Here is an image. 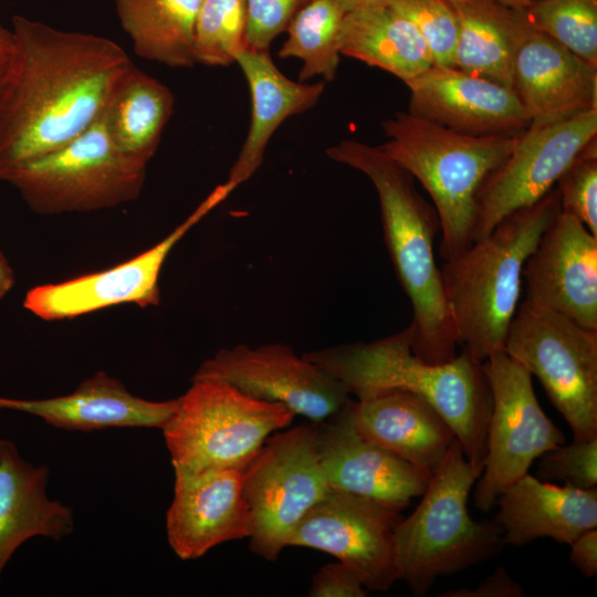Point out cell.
Masks as SVG:
<instances>
[{"label":"cell","mask_w":597,"mask_h":597,"mask_svg":"<svg viewBox=\"0 0 597 597\" xmlns=\"http://www.w3.org/2000/svg\"><path fill=\"white\" fill-rule=\"evenodd\" d=\"M11 30L13 53L0 84V180L98 122L134 67L104 36L22 15Z\"/></svg>","instance_id":"1"},{"label":"cell","mask_w":597,"mask_h":597,"mask_svg":"<svg viewBox=\"0 0 597 597\" xmlns=\"http://www.w3.org/2000/svg\"><path fill=\"white\" fill-rule=\"evenodd\" d=\"M326 155L363 172L376 189L386 247L412 306L413 353L431 364L451 360L459 342L434 258L440 230L434 208L416 190L412 176L377 146L345 139L327 148Z\"/></svg>","instance_id":"2"},{"label":"cell","mask_w":597,"mask_h":597,"mask_svg":"<svg viewBox=\"0 0 597 597\" xmlns=\"http://www.w3.org/2000/svg\"><path fill=\"white\" fill-rule=\"evenodd\" d=\"M411 344L408 326L374 342L306 352L303 356L341 381L356 398L402 389L426 400L450 426L480 476L492 409L483 363L465 350L447 363H427L413 353Z\"/></svg>","instance_id":"3"},{"label":"cell","mask_w":597,"mask_h":597,"mask_svg":"<svg viewBox=\"0 0 597 597\" xmlns=\"http://www.w3.org/2000/svg\"><path fill=\"white\" fill-rule=\"evenodd\" d=\"M561 212L557 189L504 217L441 268L459 345L476 362L504 350L517 311L523 268Z\"/></svg>","instance_id":"4"},{"label":"cell","mask_w":597,"mask_h":597,"mask_svg":"<svg viewBox=\"0 0 597 597\" xmlns=\"http://www.w3.org/2000/svg\"><path fill=\"white\" fill-rule=\"evenodd\" d=\"M388 140L377 146L427 190L437 212L439 253L449 260L472 243L479 190L512 151L519 135L470 136L398 112L381 124Z\"/></svg>","instance_id":"5"},{"label":"cell","mask_w":597,"mask_h":597,"mask_svg":"<svg viewBox=\"0 0 597 597\" xmlns=\"http://www.w3.org/2000/svg\"><path fill=\"white\" fill-rule=\"evenodd\" d=\"M478 478L455 438L415 511L396 525L397 579L415 596H426L439 577L482 563L505 546L495 519L475 521L469 514Z\"/></svg>","instance_id":"6"},{"label":"cell","mask_w":597,"mask_h":597,"mask_svg":"<svg viewBox=\"0 0 597 597\" xmlns=\"http://www.w3.org/2000/svg\"><path fill=\"white\" fill-rule=\"evenodd\" d=\"M286 407L250 397L220 379H192L161 428L174 468L243 470L266 439L289 427Z\"/></svg>","instance_id":"7"},{"label":"cell","mask_w":597,"mask_h":597,"mask_svg":"<svg viewBox=\"0 0 597 597\" xmlns=\"http://www.w3.org/2000/svg\"><path fill=\"white\" fill-rule=\"evenodd\" d=\"M146 167L115 147L101 118L65 146L14 168L1 180L38 213L86 212L135 200Z\"/></svg>","instance_id":"8"},{"label":"cell","mask_w":597,"mask_h":597,"mask_svg":"<svg viewBox=\"0 0 597 597\" xmlns=\"http://www.w3.org/2000/svg\"><path fill=\"white\" fill-rule=\"evenodd\" d=\"M504 350L538 378L573 440L597 438V331L525 298Z\"/></svg>","instance_id":"9"},{"label":"cell","mask_w":597,"mask_h":597,"mask_svg":"<svg viewBox=\"0 0 597 597\" xmlns=\"http://www.w3.org/2000/svg\"><path fill=\"white\" fill-rule=\"evenodd\" d=\"M315 434L314 422L276 431L242 471L250 549L266 561L277 559L294 527L329 491Z\"/></svg>","instance_id":"10"},{"label":"cell","mask_w":597,"mask_h":597,"mask_svg":"<svg viewBox=\"0 0 597 597\" xmlns=\"http://www.w3.org/2000/svg\"><path fill=\"white\" fill-rule=\"evenodd\" d=\"M492 395L486 454L474 489L475 506L488 512L499 494L528 473L544 453L565 443L562 430L537 401L532 375L505 350L483 363Z\"/></svg>","instance_id":"11"},{"label":"cell","mask_w":597,"mask_h":597,"mask_svg":"<svg viewBox=\"0 0 597 597\" xmlns=\"http://www.w3.org/2000/svg\"><path fill=\"white\" fill-rule=\"evenodd\" d=\"M596 136L597 108L523 130L479 190L472 242L490 233L507 214L543 198Z\"/></svg>","instance_id":"12"},{"label":"cell","mask_w":597,"mask_h":597,"mask_svg":"<svg viewBox=\"0 0 597 597\" xmlns=\"http://www.w3.org/2000/svg\"><path fill=\"white\" fill-rule=\"evenodd\" d=\"M220 379L259 400L280 404L295 416L321 422L349 400L344 385L283 343L238 344L205 360L192 379Z\"/></svg>","instance_id":"13"},{"label":"cell","mask_w":597,"mask_h":597,"mask_svg":"<svg viewBox=\"0 0 597 597\" xmlns=\"http://www.w3.org/2000/svg\"><path fill=\"white\" fill-rule=\"evenodd\" d=\"M401 519L375 501L329 489L294 527L286 546L326 552L368 591H386L398 580L394 532Z\"/></svg>","instance_id":"14"},{"label":"cell","mask_w":597,"mask_h":597,"mask_svg":"<svg viewBox=\"0 0 597 597\" xmlns=\"http://www.w3.org/2000/svg\"><path fill=\"white\" fill-rule=\"evenodd\" d=\"M232 191L227 182L218 186L165 239L126 262L108 270L30 289L23 301L24 307L42 320L60 321L123 303H134L140 307L158 305V279L169 252Z\"/></svg>","instance_id":"15"},{"label":"cell","mask_w":597,"mask_h":597,"mask_svg":"<svg viewBox=\"0 0 597 597\" xmlns=\"http://www.w3.org/2000/svg\"><path fill=\"white\" fill-rule=\"evenodd\" d=\"M318 460L329 489L400 512L421 496L431 476L365 438L346 405L315 423Z\"/></svg>","instance_id":"16"},{"label":"cell","mask_w":597,"mask_h":597,"mask_svg":"<svg viewBox=\"0 0 597 597\" xmlns=\"http://www.w3.org/2000/svg\"><path fill=\"white\" fill-rule=\"evenodd\" d=\"M526 300L597 331V237L561 211L523 268Z\"/></svg>","instance_id":"17"},{"label":"cell","mask_w":597,"mask_h":597,"mask_svg":"<svg viewBox=\"0 0 597 597\" xmlns=\"http://www.w3.org/2000/svg\"><path fill=\"white\" fill-rule=\"evenodd\" d=\"M242 471L174 468V498L166 513V533L179 558L196 559L221 543L250 537L251 515Z\"/></svg>","instance_id":"18"},{"label":"cell","mask_w":597,"mask_h":597,"mask_svg":"<svg viewBox=\"0 0 597 597\" xmlns=\"http://www.w3.org/2000/svg\"><path fill=\"white\" fill-rule=\"evenodd\" d=\"M406 85L409 114L460 134H517L530 125L513 88L457 66L433 64Z\"/></svg>","instance_id":"19"},{"label":"cell","mask_w":597,"mask_h":597,"mask_svg":"<svg viewBox=\"0 0 597 597\" xmlns=\"http://www.w3.org/2000/svg\"><path fill=\"white\" fill-rule=\"evenodd\" d=\"M512 75L531 128L597 108V67L533 29L525 15Z\"/></svg>","instance_id":"20"},{"label":"cell","mask_w":597,"mask_h":597,"mask_svg":"<svg viewBox=\"0 0 597 597\" xmlns=\"http://www.w3.org/2000/svg\"><path fill=\"white\" fill-rule=\"evenodd\" d=\"M346 409L368 440L429 476L442 463L454 432L426 400L402 389H386L349 400Z\"/></svg>","instance_id":"21"},{"label":"cell","mask_w":597,"mask_h":597,"mask_svg":"<svg viewBox=\"0 0 597 597\" xmlns=\"http://www.w3.org/2000/svg\"><path fill=\"white\" fill-rule=\"evenodd\" d=\"M505 545L523 546L541 537L570 544L597 527V488L562 486L524 474L495 500Z\"/></svg>","instance_id":"22"},{"label":"cell","mask_w":597,"mask_h":597,"mask_svg":"<svg viewBox=\"0 0 597 597\" xmlns=\"http://www.w3.org/2000/svg\"><path fill=\"white\" fill-rule=\"evenodd\" d=\"M178 398L150 401L132 395L104 371L83 380L69 395L25 400L0 397V408L28 412L67 430L112 427L163 428L175 412Z\"/></svg>","instance_id":"23"},{"label":"cell","mask_w":597,"mask_h":597,"mask_svg":"<svg viewBox=\"0 0 597 597\" xmlns=\"http://www.w3.org/2000/svg\"><path fill=\"white\" fill-rule=\"evenodd\" d=\"M248 82L251 123L239 156L226 181L233 190L261 166L269 140L289 117L312 108L325 88V81L305 84L286 77L269 51L244 48L235 57Z\"/></svg>","instance_id":"24"},{"label":"cell","mask_w":597,"mask_h":597,"mask_svg":"<svg viewBox=\"0 0 597 597\" xmlns=\"http://www.w3.org/2000/svg\"><path fill=\"white\" fill-rule=\"evenodd\" d=\"M48 476L46 467L32 465L12 442L0 440V574L27 540H61L74 530L70 507L48 498Z\"/></svg>","instance_id":"25"},{"label":"cell","mask_w":597,"mask_h":597,"mask_svg":"<svg viewBox=\"0 0 597 597\" xmlns=\"http://www.w3.org/2000/svg\"><path fill=\"white\" fill-rule=\"evenodd\" d=\"M339 50L343 55L389 72L405 84L433 65L416 27L389 6L347 11Z\"/></svg>","instance_id":"26"},{"label":"cell","mask_w":597,"mask_h":597,"mask_svg":"<svg viewBox=\"0 0 597 597\" xmlns=\"http://www.w3.org/2000/svg\"><path fill=\"white\" fill-rule=\"evenodd\" d=\"M459 35L455 66L513 88V62L524 25L522 10L495 0H448Z\"/></svg>","instance_id":"27"},{"label":"cell","mask_w":597,"mask_h":597,"mask_svg":"<svg viewBox=\"0 0 597 597\" xmlns=\"http://www.w3.org/2000/svg\"><path fill=\"white\" fill-rule=\"evenodd\" d=\"M174 106L175 96L169 87L134 65L102 118L115 147L147 166Z\"/></svg>","instance_id":"28"},{"label":"cell","mask_w":597,"mask_h":597,"mask_svg":"<svg viewBox=\"0 0 597 597\" xmlns=\"http://www.w3.org/2000/svg\"><path fill=\"white\" fill-rule=\"evenodd\" d=\"M201 0H115L118 21L140 57L169 67H192Z\"/></svg>","instance_id":"29"},{"label":"cell","mask_w":597,"mask_h":597,"mask_svg":"<svg viewBox=\"0 0 597 597\" xmlns=\"http://www.w3.org/2000/svg\"><path fill=\"white\" fill-rule=\"evenodd\" d=\"M346 9L338 0H312L291 20L287 38L279 51L282 59L303 62L300 82L314 76L333 81L339 64V35Z\"/></svg>","instance_id":"30"},{"label":"cell","mask_w":597,"mask_h":597,"mask_svg":"<svg viewBox=\"0 0 597 597\" xmlns=\"http://www.w3.org/2000/svg\"><path fill=\"white\" fill-rule=\"evenodd\" d=\"M527 23L597 67V0H533Z\"/></svg>","instance_id":"31"},{"label":"cell","mask_w":597,"mask_h":597,"mask_svg":"<svg viewBox=\"0 0 597 597\" xmlns=\"http://www.w3.org/2000/svg\"><path fill=\"white\" fill-rule=\"evenodd\" d=\"M245 0H201L195 30V60L229 66L245 44Z\"/></svg>","instance_id":"32"},{"label":"cell","mask_w":597,"mask_h":597,"mask_svg":"<svg viewBox=\"0 0 597 597\" xmlns=\"http://www.w3.org/2000/svg\"><path fill=\"white\" fill-rule=\"evenodd\" d=\"M389 7L416 27L433 64L455 66L459 22L448 0H394Z\"/></svg>","instance_id":"33"},{"label":"cell","mask_w":597,"mask_h":597,"mask_svg":"<svg viewBox=\"0 0 597 597\" xmlns=\"http://www.w3.org/2000/svg\"><path fill=\"white\" fill-rule=\"evenodd\" d=\"M556 184L561 211L574 216L597 237V138L573 159Z\"/></svg>","instance_id":"34"},{"label":"cell","mask_w":597,"mask_h":597,"mask_svg":"<svg viewBox=\"0 0 597 597\" xmlns=\"http://www.w3.org/2000/svg\"><path fill=\"white\" fill-rule=\"evenodd\" d=\"M537 476L579 489L597 485V438L563 443L538 458Z\"/></svg>","instance_id":"35"},{"label":"cell","mask_w":597,"mask_h":597,"mask_svg":"<svg viewBox=\"0 0 597 597\" xmlns=\"http://www.w3.org/2000/svg\"><path fill=\"white\" fill-rule=\"evenodd\" d=\"M312 0H245L247 48L269 51L277 35L285 32L293 17Z\"/></svg>","instance_id":"36"},{"label":"cell","mask_w":597,"mask_h":597,"mask_svg":"<svg viewBox=\"0 0 597 597\" xmlns=\"http://www.w3.org/2000/svg\"><path fill=\"white\" fill-rule=\"evenodd\" d=\"M368 590L357 575L345 564L329 563L312 578L310 597H366Z\"/></svg>","instance_id":"37"},{"label":"cell","mask_w":597,"mask_h":597,"mask_svg":"<svg viewBox=\"0 0 597 597\" xmlns=\"http://www.w3.org/2000/svg\"><path fill=\"white\" fill-rule=\"evenodd\" d=\"M523 586L503 568L498 567L474 588H457L441 593L440 597H523Z\"/></svg>","instance_id":"38"},{"label":"cell","mask_w":597,"mask_h":597,"mask_svg":"<svg viewBox=\"0 0 597 597\" xmlns=\"http://www.w3.org/2000/svg\"><path fill=\"white\" fill-rule=\"evenodd\" d=\"M569 545V562L584 577H595L597 575V527L584 532Z\"/></svg>","instance_id":"39"},{"label":"cell","mask_w":597,"mask_h":597,"mask_svg":"<svg viewBox=\"0 0 597 597\" xmlns=\"http://www.w3.org/2000/svg\"><path fill=\"white\" fill-rule=\"evenodd\" d=\"M14 48V38L11 29L0 21V84L10 63Z\"/></svg>","instance_id":"40"},{"label":"cell","mask_w":597,"mask_h":597,"mask_svg":"<svg viewBox=\"0 0 597 597\" xmlns=\"http://www.w3.org/2000/svg\"><path fill=\"white\" fill-rule=\"evenodd\" d=\"M14 284V272L8 260L0 251V298H2Z\"/></svg>","instance_id":"41"},{"label":"cell","mask_w":597,"mask_h":597,"mask_svg":"<svg viewBox=\"0 0 597 597\" xmlns=\"http://www.w3.org/2000/svg\"><path fill=\"white\" fill-rule=\"evenodd\" d=\"M346 11L360 9V8H371V7H383L389 6L394 0H338Z\"/></svg>","instance_id":"42"},{"label":"cell","mask_w":597,"mask_h":597,"mask_svg":"<svg viewBox=\"0 0 597 597\" xmlns=\"http://www.w3.org/2000/svg\"><path fill=\"white\" fill-rule=\"evenodd\" d=\"M495 1L513 10H524L525 8L530 6V3L533 0H495Z\"/></svg>","instance_id":"43"}]
</instances>
